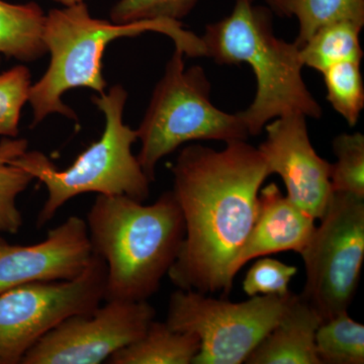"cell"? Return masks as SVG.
Instances as JSON below:
<instances>
[{
    "label": "cell",
    "mask_w": 364,
    "mask_h": 364,
    "mask_svg": "<svg viewBox=\"0 0 364 364\" xmlns=\"http://www.w3.org/2000/svg\"><path fill=\"white\" fill-rule=\"evenodd\" d=\"M172 174L186 236L167 274L179 289L227 296L230 268L257 218L267 162L246 140L221 151L193 144L181 151Z\"/></svg>",
    "instance_id": "1"
},
{
    "label": "cell",
    "mask_w": 364,
    "mask_h": 364,
    "mask_svg": "<svg viewBox=\"0 0 364 364\" xmlns=\"http://www.w3.org/2000/svg\"><path fill=\"white\" fill-rule=\"evenodd\" d=\"M86 225L93 253L107 264L105 301H147L159 289L186 236L171 191L152 205L98 195Z\"/></svg>",
    "instance_id": "2"
},
{
    "label": "cell",
    "mask_w": 364,
    "mask_h": 364,
    "mask_svg": "<svg viewBox=\"0 0 364 364\" xmlns=\"http://www.w3.org/2000/svg\"><path fill=\"white\" fill-rule=\"evenodd\" d=\"M255 0H235L233 11L205 26L200 37L205 57L215 63H246L256 78L252 104L241 112L249 135L257 136L272 119L299 114L320 119L323 111L306 87L299 48L273 32L269 7Z\"/></svg>",
    "instance_id": "3"
},
{
    "label": "cell",
    "mask_w": 364,
    "mask_h": 364,
    "mask_svg": "<svg viewBox=\"0 0 364 364\" xmlns=\"http://www.w3.org/2000/svg\"><path fill=\"white\" fill-rule=\"evenodd\" d=\"M145 32L168 36L186 56H205L200 37L184 30L181 21H142L117 25L92 18L83 2L50 11L46 16L43 39L51 61L42 78L31 86L32 127L52 114L76 119L75 112L62 102V95L77 87L90 88L102 95L107 87L102 75L105 48L119 38L136 37Z\"/></svg>",
    "instance_id": "4"
},
{
    "label": "cell",
    "mask_w": 364,
    "mask_h": 364,
    "mask_svg": "<svg viewBox=\"0 0 364 364\" xmlns=\"http://www.w3.org/2000/svg\"><path fill=\"white\" fill-rule=\"evenodd\" d=\"M91 98L104 114L105 131L71 166L58 170L39 151L26 150L14 159L47 188V200L37 218L39 228L51 221L67 202L82 193L126 196L142 203L149 198L151 181L132 153V145L138 139L136 132L123 121L128 93L117 85L107 95Z\"/></svg>",
    "instance_id": "5"
},
{
    "label": "cell",
    "mask_w": 364,
    "mask_h": 364,
    "mask_svg": "<svg viewBox=\"0 0 364 364\" xmlns=\"http://www.w3.org/2000/svg\"><path fill=\"white\" fill-rule=\"evenodd\" d=\"M176 48L157 83L136 132L141 150L136 159L151 182L158 163L193 141L247 140V127L239 114H228L210 102V82L202 67H184Z\"/></svg>",
    "instance_id": "6"
},
{
    "label": "cell",
    "mask_w": 364,
    "mask_h": 364,
    "mask_svg": "<svg viewBox=\"0 0 364 364\" xmlns=\"http://www.w3.org/2000/svg\"><path fill=\"white\" fill-rule=\"evenodd\" d=\"M293 293L254 296L232 303L207 294L178 289L170 296L166 323L176 331L193 333L200 351L193 364L245 363L261 340L284 315Z\"/></svg>",
    "instance_id": "7"
},
{
    "label": "cell",
    "mask_w": 364,
    "mask_h": 364,
    "mask_svg": "<svg viewBox=\"0 0 364 364\" xmlns=\"http://www.w3.org/2000/svg\"><path fill=\"white\" fill-rule=\"evenodd\" d=\"M312 238L301 251L306 284L301 294L323 322L347 312L364 260V198L333 191Z\"/></svg>",
    "instance_id": "8"
},
{
    "label": "cell",
    "mask_w": 364,
    "mask_h": 364,
    "mask_svg": "<svg viewBox=\"0 0 364 364\" xmlns=\"http://www.w3.org/2000/svg\"><path fill=\"white\" fill-rule=\"evenodd\" d=\"M107 264L98 255L72 280L33 282L0 294V364L21 363L26 352L70 316L105 301Z\"/></svg>",
    "instance_id": "9"
},
{
    "label": "cell",
    "mask_w": 364,
    "mask_h": 364,
    "mask_svg": "<svg viewBox=\"0 0 364 364\" xmlns=\"http://www.w3.org/2000/svg\"><path fill=\"white\" fill-rule=\"evenodd\" d=\"M91 314L70 316L23 356V364H100L143 336L154 320L147 301H105Z\"/></svg>",
    "instance_id": "10"
},
{
    "label": "cell",
    "mask_w": 364,
    "mask_h": 364,
    "mask_svg": "<svg viewBox=\"0 0 364 364\" xmlns=\"http://www.w3.org/2000/svg\"><path fill=\"white\" fill-rule=\"evenodd\" d=\"M264 129L267 139L258 150L267 162L269 176H279L287 198L320 220L333 193L331 163L314 149L306 117L299 114L277 117Z\"/></svg>",
    "instance_id": "11"
},
{
    "label": "cell",
    "mask_w": 364,
    "mask_h": 364,
    "mask_svg": "<svg viewBox=\"0 0 364 364\" xmlns=\"http://www.w3.org/2000/svg\"><path fill=\"white\" fill-rule=\"evenodd\" d=\"M93 253L86 221L71 215L44 241L11 245L0 237V294L33 282L72 280L85 272Z\"/></svg>",
    "instance_id": "12"
},
{
    "label": "cell",
    "mask_w": 364,
    "mask_h": 364,
    "mask_svg": "<svg viewBox=\"0 0 364 364\" xmlns=\"http://www.w3.org/2000/svg\"><path fill=\"white\" fill-rule=\"evenodd\" d=\"M258 215L230 268L232 279L254 258L294 251L301 253L315 232V218L301 210L275 183L260 189Z\"/></svg>",
    "instance_id": "13"
},
{
    "label": "cell",
    "mask_w": 364,
    "mask_h": 364,
    "mask_svg": "<svg viewBox=\"0 0 364 364\" xmlns=\"http://www.w3.org/2000/svg\"><path fill=\"white\" fill-rule=\"evenodd\" d=\"M323 321L301 294L291 296L279 323L246 359L247 364H321L316 332Z\"/></svg>",
    "instance_id": "14"
},
{
    "label": "cell",
    "mask_w": 364,
    "mask_h": 364,
    "mask_svg": "<svg viewBox=\"0 0 364 364\" xmlns=\"http://www.w3.org/2000/svg\"><path fill=\"white\" fill-rule=\"evenodd\" d=\"M200 339L193 333L176 331L166 322L150 323L143 336L112 354L111 364H193Z\"/></svg>",
    "instance_id": "15"
},
{
    "label": "cell",
    "mask_w": 364,
    "mask_h": 364,
    "mask_svg": "<svg viewBox=\"0 0 364 364\" xmlns=\"http://www.w3.org/2000/svg\"><path fill=\"white\" fill-rule=\"evenodd\" d=\"M46 16L35 2L11 4L0 0V54L23 62L48 52L43 33Z\"/></svg>",
    "instance_id": "16"
},
{
    "label": "cell",
    "mask_w": 364,
    "mask_h": 364,
    "mask_svg": "<svg viewBox=\"0 0 364 364\" xmlns=\"http://www.w3.org/2000/svg\"><path fill=\"white\" fill-rule=\"evenodd\" d=\"M272 13L296 18L299 35L294 44L301 48L318 28L338 21L364 26V0H264Z\"/></svg>",
    "instance_id": "17"
},
{
    "label": "cell",
    "mask_w": 364,
    "mask_h": 364,
    "mask_svg": "<svg viewBox=\"0 0 364 364\" xmlns=\"http://www.w3.org/2000/svg\"><path fill=\"white\" fill-rule=\"evenodd\" d=\"M363 26L350 21H338L318 28L299 48L304 66L321 73L343 62H360L363 50L360 33Z\"/></svg>",
    "instance_id": "18"
},
{
    "label": "cell",
    "mask_w": 364,
    "mask_h": 364,
    "mask_svg": "<svg viewBox=\"0 0 364 364\" xmlns=\"http://www.w3.org/2000/svg\"><path fill=\"white\" fill-rule=\"evenodd\" d=\"M26 148L25 139L6 138L0 142V233L18 234L23 226L16 198L35 178L14 159Z\"/></svg>",
    "instance_id": "19"
},
{
    "label": "cell",
    "mask_w": 364,
    "mask_h": 364,
    "mask_svg": "<svg viewBox=\"0 0 364 364\" xmlns=\"http://www.w3.org/2000/svg\"><path fill=\"white\" fill-rule=\"evenodd\" d=\"M315 345L321 364H363L364 326L339 314L320 325Z\"/></svg>",
    "instance_id": "20"
},
{
    "label": "cell",
    "mask_w": 364,
    "mask_h": 364,
    "mask_svg": "<svg viewBox=\"0 0 364 364\" xmlns=\"http://www.w3.org/2000/svg\"><path fill=\"white\" fill-rule=\"evenodd\" d=\"M360 62H343L323 72L327 100L350 127L358 124L364 107Z\"/></svg>",
    "instance_id": "21"
},
{
    "label": "cell",
    "mask_w": 364,
    "mask_h": 364,
    "mask_svg": "<svg viewBox=\"0 0 364 364\" xmlns=\"http://www.w3.org/2000/svg\"><path fill=\"white\" fill-rule=\"evenodd\" d=\"M337 161L331 163V186L334 193L364 198V136L341 134L333 141Z\"/></svg>",
    "instance_id": "22"
},
{
    "label": "cell",
    "mask_w": 364,
    "mask_h": 364,
    "mask_svg": "<svg viewBox=\"0 0 364 364\" xmlns=\"http://www.w3.org/2000/svg\"><path fill=\"white\" fill-rule=\"evenodd\" d=\"M31 73L25 66H16L0 73V136L16 138L21 112L30 97Z\"/></svg>",
    "instance_id": "23"
},
{
    "label": "cell",
    "mask_w": 364,
    "mask_h": 364,
    "mask_svg": "<svg viewBox=\"0 0 364 364\" xmlns=\"http://www.w3.org/2000/svg\"><path fill=\"white\" fill-rule=\"evenodd\" d=\"M200 0H119L111 11L117 25L142 21H181L193 11Z\"/></svg>",
    "instance_id": "24"
},
{
    "label": "cell",
    "mask_w": 364,
    "mask_h": 364,
    "mask_svg": "<svg viewBox=\"0 0 364 364\" xmlns=\"http://www.w3.org/2000/svg\"><path fill=\"white\" fill-rule=\"evenodd\" d=\"M298 273V268L273 258H261L249 268L243 280V291L248 296H286L289 282Z\"/></svg>",
    "instance_id": "25"
},
{
    "label": "cell",
    "mask_w": 364,
    "mask_h": 364,
    "mask_svg": "<svg viewBox=\"0 0 364 364\" xmlns=\"http://www.w3.org/2000/svg\"><path fill=\"white\" fill-rule=\"evenodd\" d=\"M54 1L59 2V4H63L64 6H71L83 2V0H54Z\"/></svg>",
    "instance_id": "26"
}]
</instances>
